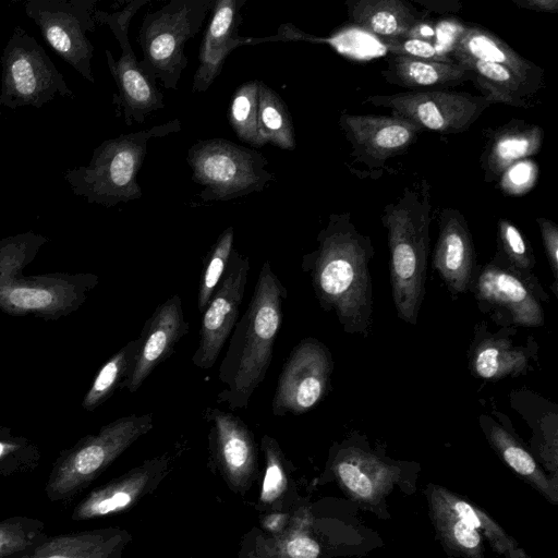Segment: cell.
Wrapping results in <instances>:
<instances>
[{"instance_id":"obj_2","label":"cell","mask_w":558,"mask_h":558,"mask_svg":"<svg viewBox=\"0 0 558 558\" xmlns=\"http://www.w3.org/2000/svg\"><path fill=\"white\" fill-rule=\"evenodd\" d=\"M287 298V288L269 262H264L250 304L230 335L219 366L218 379L226 388L217 395L218 403H226L231 410L248 407L271 363Z\"/></svg>"},{"instance_id":"obj_21","label":"cell","mask_w":558,"mask_h":558,"mask_svg":"<svg viewBox=\"0 0 558 558\" xmlns=\"http://www.w3.org/2000/svg\"><path fill=\"white\" fill-rule=\"evenodd\" d=\"M473 259L472 236L463 215L456 208H444L439 214L433 266L452 292L463 293L468 289Z\"/></svg>"},{"instance_id":"obj_23","label":"cell","mask_w":558,"mask_h":558,"mask_svg":"<svg viewBox=\"0 0 558 558\" xmlns=\"http://www.w3.org/2000/svg\"><path fill=\"white\" fill-rule=\"evenodd\" d=\"M448 53L452 59L464 57L500 64L537 92L544 85L542 68L520 56L495 34L477 25H462L457 32Z\"/></svg>"},{"instance_id":"obj_31","label":"cell","mask_w":558,"mask_h":558,"mask_svg":"<svg viewBox=\"0 0 558 558\" xmlns=\"http://www.w3.org/2000/svg\"><path fill=\"white\" fill-rule=\"evenodd\" d=\"M48 238L27 231L0 240V286L23 276V269L31 264Z\"/></svg>"},{"instance_id":"obj_25","label":"cell","mask_w":558,"mask_h":558,"mask_svg":"<svg viewBox=\"0 0 558 558\" xmlns=\"http://www.w3.org/2000/svg\"><path fill=\"white\" fill-rule=\"evenodd\" d=\"M131 541L128 531L106 527L48 536L31 558H122Z\"/></svg>"},{"instance_id":"obj_10","label":"cell","mask_w":558,"mask_h":558,"mask_svg":"<svg viewBox=\"0 0 558 558\" xmlns=\"http://www.w3.org/2000/svg\"><path fill=\"white\" fill-rule=\"evenodd\" d=\"M97 0H27L26 15L35 22L47 45L83 78L95 84L92 71Z\"/></svg>"},{"instance_id":"obj_26","label":"cell","mask_w":558,"mask_h":558,"mask_svg":"<svg viewBox=\"0 0 558 558\" xmlns=\"http://www.w3.org/2000/svg\"><path fill=\"white\" fill-rule=\"evenodd\" d=\"M384 78L410 92L446 90L471 81L470 71L458 62H440L392 54Z\"/></svg>"},{"instance_id":"obj_19","label":"cell","mask_w":558,"mask_h":558,"mask_svg":"<svg viewBox=\"0 0 558 558\" xmlns=\"http://www.w3.org/2000/svg\"><path fill=\"white\" fill-rule=\"evenodd\" d=\"M245 2L246 0L215 1L202 39L198 65L193 75V93H202L210 87L232 50L251 45V38L239 34L241 9Z\"/></svg>"},{"instance_id":"obj_16","label":"cell","mask_w":558,"mask_h":558,"mask_svg":"<svg viewBox=\"0 0 558 558\" xmlns=\"http://www.w3.org/2000/svg\"><path fill=\"white\" fill-rule=\"evenodd\" d=\"M209 451L214 464L231 489L244 494L258 472V447L248 426L240 417L208 407Z\"/></svg>"},{"instance_id":"obj_29","label":"cell","mask_w":558,"mask_h":558,"mask_svg":"<svg viewBox=\"0 0 558 558\" xmlns=\"http://www.w3.org/2000/svg\"><path fill=\"white\" fill-rule=\"evenodd\" d=\"M257 130L264 145L270 143L287 150L295 148L294 126L286 102L262 81L258 84Z\"/></svg>"},{"instance_id":"obj_39","label":"cell","mask_w":558,"mask_h":558,"mask_svg":"<svg viewBox=\"0 0 558 558\" xmlns=\"http://www.w3.org/2000/svg\"><path fill=\"white\" fill-rule=\"evenodd\" d=\"M494 441L502 449V456L506 462L518 473L522 475L533 474L536 464L533 458L509 437V435L498 426L490 429Z\"/></svg>"},{"instance_id":"obj_40","label":"cell","mask_w":558,"mask_h":558,"mask_svg":"<svg viewBox=\"0 0 558 558\" xmlns=\"http://www.w3.org/2000/svg\"><path fill=\"white\" fill-rule=\"evenodd\" d=\"M337 471L344 485L361 497H369L373 485L366 474L350 461H342L337 465Z\"/></svg>"},{"instance_id":"obj_33","label":"cell","mask_w":558,"mask_h":558,"mask_svg":"<svg viewBox=\"0 0 558 558\" xmlns=\"http://www.w3.org/2000/svg\"><path fill=\"white\" fill-rule=\"evenodd\" d=\"M233 240V227H228L218 236L215 244L204 257V265L196 296L197 310L201 313L204 312L226 271L231 253L234 248Z\"/></svg>"},{"instance_id":"obj_20","label":"cell","mask_w":558,"mask_h":558,"mask_svg":"<svg viewBox=\"0 0 558 558\" xmlns=\"http://www.w3.org/2000/svg\"><path fill=\"white\" fill-rule=\"evenodd\" d=\"M475 294L509 323L525 327L544 324V312L535 293L511 268L486 265L476 279Z\"/></svg>"},{"instance_id":"obj_32","label":"cell","mask_w":558,"mask_h":558,"mask_svg":"<svg viewBox=\"0 0 558 558\" xmlns=\"http://www.w3.org/2000/svg\"><path fill=\"white\" fill-rule=\"evenodd\" d=\"M258 84L252 80L234 92L228 110V119L236 136L255 147L264 146L257 130Z\"/></svg>"},{"instance_id":"obj_14","label":"cell","mask_w":558,"mask_h":558,"mask_svg":"<svg viewBox=\"0 0 558 558\" xmlns=\"http://www.w3.org/2000/svg\"><path fill=\"white\" fill-rule=\"evenodd\" d=\"M250 272V259L233 248L226 271L203 312L198 345L192 363L209 369L217 362L240 315Z\"/></svg>"},{"instance_id":"obj_34","label":"cell","mask_w":558,"mask_h":558,"mask_svg":"<svg viewBox=\"0 0 558 558\" xmlns=\"http://www.w3.org/2000/svg\"><path fill=\"white\" fill-rule=\"evenodd\" d=\"M41 454L35 442L0 425V476L24 474L37 469Z\"/></svg>"},{"instance_id":"obj_7","label":"cell","mask_w":558,"mask_h":558,"mask_svg":"<svg viewBox=\"0 0 558 558\" xmlns=\"http://www.w3.org/2000/svg\"><path fill=\"white\" fill-rule=\"evenodd\" d=\"M186 160L192 179L203 189L204 202L231 201L260 192L275 178L259 151L225 138L202 140L193 144Z\"/></svg>"},{"instance_id":"obj_22","label":"cell","mask_w":558,"mask_h":558,"mask_svg":"<svg viewBox=\"0 0 558 558\" xmlns=\"http://www.w3.org/2000/svg\"><path fill=\"white\" fill-rule=\"evenodd\" d=\"M543 140L544 130L539 125L519 119L490 130L480 156L484 181L496 182L515 163L536 155Z\"/></svg>"},{"instance_id":"obj_17","label":"cell","mask_w":558,"mask_h":558,"mask_svg":"<svg viewBox=\"0 0 558 558\" xmlns=\"http://www.w3.org/2000/svg\"><path fill=\"white\" fill-rule=\"evenodd\" d=\"M171 464L172 457L166 452L93 489L75 506L71 520L86 521L131 508L159 485Z\"/></svg>"},{"instance_id":"obj_44","label":"cell","mask_w":558,"mask_h":558,"mask_svg":"<svg viewBox=\"0 0 558 558\" xmlns=\"http://www.w3.org/2000/svg\"><path fill=\"white\" fill-rule=\"evenodd\" d=\"M513 4L521 9H526L542 13H557V0H511Z\"/></svg>"},{"instance_id":"obj_35","label":"cell","mask_w":558,"mask_h":558,"mask_svg":"<svg viewBox=\"0 0 558 558\" xmlns=\"http://www.w3.org/2000/svg\"><path fill=\"white\" fill-rule=\"evenodd\" d=\"M45 527L43 521L23 515L0 521V558L35 548L48 537Z\"/></svg>"},{"instance_id":"obj_43","label":"cell","mask_w":558,"mask_h":558,"mask_svg":"<svg viewBox=\"0 0 558 558\" xmlns=\"http://www.w3.org/2000/svg\"><path fill=\"white\" fill-rule=\"evenodd\" d=\"M453 534L456 539L466 548H474L480 543V535L476 530L462 520L454 524Z\"/></svg>"},{"instance_id":"obj_47","label":"cell","mask_w":558,"mask_h":558,"mask_svg":"<svg viewBox=\"0 0 558 558\" xmlns=\"http://www.w3.org/2000/svg\"><path fill=\"white\" fill-rule=\"evenodd\" d=\"M34 549V548H33ZM33 549H29V550H26V551H23V553H20V554H16L10 558H31L32 557V553H33Z\"/></svg>"},{"instance_id":"obj_42","label":"cell","mask_w":558,"mask_h":558,"mask_svg":"<svg viewBox=\"0 0 558 558\" xmlns=\"http://www.w3.org/2000/svg\"><path fill=\"white\" fill-rule=\"evenodd\" d=\"M284 551L290 558H317L319 546L307 536H296L286 543Z\"/></svg>"},{"instance_id":"obj_1","label":"cell","mask_w":558,"mask_h":558,"mask_svg":"<svg viewBox=\"0 0 558 558\" xmlns=\"http://www.w3.org/2000/svg\"><path fill=\"white\" fill-rule=\"evenodd\" d=\"M317 247L303 256L319 304L333 311L350 332H365L371 318L368 260L374 251L368 236L352 222L350 213L331 214L317 235Z\"/></svg>"},{"instance_id":"obj_9","label":"cell","mask_w":558,"mask_h":558,"mask_svg":"<svg viewBox=\"0 0 558 558\" xmlns=\"http://www.w3.org/2000/svg\"><path fill=\"white\" fill-rule=\"evenodd\" d=\"M147 2L148 0H134L117 12L109 13L96 9L94 13L96 23L108 25L121 48L118 60L108 49L105 50V54L117 85L114 104L123 113L128 125L143 123L147 116L165 106L162 93L158 90L156 82L140 68L129 38L131 20Z\"/></svg>"},{"instance_id":"obj_13","label":"cell","mask_w":558,"mask_h":558,"mask_svg":"<svg viewBox=\"0 0 558 558\" xmlns=\"http://www.w3.org/2000/svg\"><path fill=\"white\" fill-rule=\"evenodd\" d=\"M331 369V355L322 342L313 338L300 341L278 377L272 414L300 415L313 409L327 392Z\"/></svg>"},{"instance_id":"obj_11","label":"cell","mask_w":558,"mask_h":558,"mask_svg":"<svg viewBox=\"0 0 558 558\" xmlns=\"http://www.w3.org/2000/svg\"><path fill=\"white\" fill-rule=\"evenodd\" d=\"M98 281L95 274L22 276L0 286V311L56 320L78 310Z\"/></svg>"},{"instance_id":"obj_45","label":"cell","mask_w":558,"mask_h":558,"mask_svg":"<svg viewBox=\"0 0 558 558\" xmlns=\"http://www.w3.org/2000/svg\"><path fill=\"white\" fill-rule=\"evenodd\" d=\"M418 4L424 7L426 10H433L437 12H457L461 9V2L457 0H445V1H416Z\"/></svg>"},{"instance_id":"obj_37","label":"cell","mask_w":558,"mask_h":558,"mask_svg":"<svg viewBox=\"0 0 558 558\" xmlns=\"http://www.w3.org/2000/svg\"><path fill=\"white\" fill-rule=\"evenodd\" d=\"M502 250L513 270L529 274L535 263L533 251L520 230L507 219L498 221Z\"/></svg>"},{"instance_id":"obj_46","label":"cell","mask_w":558,"mask_h":558,"mask_svg":"<svg viewBox=\"0 0 558 558\" xmlns=\"http://www.w3.org/2000/svg\"><path fill=\"white\" fill-rule=\"evenodd\" d=\"M454 508L463 522H465L466 524L474 529L481 526L480 519L477 518L475 511L469 504L464 501H458Z\"/></svg>"},{"instance_id":"obj_41","label":"cell","mask_w":558,"mask_h":558,"mask_svg":"<svg viewBox=\"0 0 558 558\" xmlns=\"http://www.w3.org/2000/svg\"><path fill=\"white\" fill-rule=\"evenodd\" d=\"M536 222L539 226L542 239L544 242L545 252L553 270L555 280L557 281L558 275V227L557 225L546 218L538 217Z\"/></svg>"},{"instance_id":"obj_27","label":"cell","mask_w":558,"mask_h":558,"mask_svg":"<svg viewBox=\"0 0 558 558\" xmlns=\"http://www.w3.org/2000/svg\"><path fill=\"white\" fill-rule=\"evenodd\" d=\"M471 73V81L490 104H505L512 107H533L537 90L526 84L507 68L471 58L453 59Z\"/></svg>"},{"instance_id":"obj_30","label":"cell","mask_w":558,"mask_h":558,"mask_svg":"<svg viewBox=\"0 0 558 558\" xmlns=\"http://www.w3.org/2000/svg\"><path fill=\"white\" fill-rule=\"evenodd\" d=\"M140 343V337L129 341L101 366L84 396V410L94 411L108 400L117 388H122L133 367Z\"/></svg>"},{"instance_id":"obj_18","label":"cell","mask_w":558,"mask_h":558,"mask_svg":"<svg viewBox=\"0 0 558 558\" xmlns=\"http://www.w3.org/2000/svg\"><path fill=\"white\" fill-rule=\"evenodd\" d=\"M187 331L182 299L173 294L158 305L144 324L133 367L122 388L130 392L137 391L153 371L173 353L175 344Z\"/></svg>"},{"instance_id":"obj_5","label":"cell","mask_w":558,"mask_h":558,"mask_svg":"<svg viewBox=\"0 0 558 558\" xmlns=\"http://www.w3.org/2000/svg\"><path fill=\"white\" fill-rule=\"evenodd\" d=\"M153 426L151 413L122 416L62 450L45 486L48 499L52 502L72 500Z\"/></svg>"},{"instance_id":"obj_28","label":"cell","mask_w":558,"mask_h":558,"mask_svg":"<svg viewBox=\"0 0 558 558\" xmlns=\"http://www.w3.org/2000/svg\"><path fill=\"white\" fill-rule=\"evenodd\" d=\"M529 354L502 337L483 338L472 351L473 372L484 379H500L508 375L522 373L527 364Z\"/></svg>"},{"instance_id":"obj_3","label":"cell","mask_w":558,"mask_h":558,"mask_svg":"<svg viewBox=\"0 0 558 558\" xmlns=\"http://www.w3.org/2000/svg\"><path fill=\"white\" fill-rule=\"evenodd\" d=\"M430 213V186L422 180L404 187L396 202L384 207L381 215L388 233L393 302L398 316L413 325L425 290Z\"/></svg>"},{"instance_id":"obj_6","label":"cell","mask_w":558,"mask_h":558,"mask_svg":"<svg viewBox=\"0 0 558 558\" xmlns=\"http://www.w3.org/2000/svg\"><path fill=\"white\" fill-rule=\"evenodd\" d=\"M213 0H172L144 15L138 32L143 52L140 68L154 82L177 89L187 66L184 47L195 37L211 11Z\"/></svg>"},{"instance_id":"obj_8","label":"cell","mask_w":558,"mask_h":558,"mask_svg":"<svg viewBox=\"0 0 558 558\" xmlns=\"http://www.w3.org/2000/svg\"><path fill=\"white\" fill-rule=\"evenodd\" d=\"M57 96L74 93L35 37L15 26L1 54L0 107L41 108Z\"/></svg>"},{"instance_id":"obj_12","label":"cell","mask_w":558,"mask_h":558,"mask_svg":"<svg viewBox=\"0 0 558 558\" xmlns=\"http://www.w3.org/2000/svg\"><path fill=\"white\" fill-rule=\"evenodd\" d=\"M363 104L387 108L423 131L444 135L465 132L492 105L482 95L448 90L372 95Z\"/></svg>"},{"instance_id":"obj_38","label":"cell","mask_w":558,"mask_h":558,"mask_svg":"<svg viewBox=\"0 0 558 558\" xmlns=\"http://www.w3.org/2000/svg\"><path fill=\"white\" fill-rule=\"evenodd\" d=\"M384 46L396 56L440 62H456L448 52H444L433 41L420 38L407 37L384 43Z\"/></svg>"},{"instance_id":"obj_4","label":"cell","mask_w":558,"mask_h":558,"mask_svg":"<svg viewBox=\"0 0 558 558\" xmlns=\"http://www.w3.org/2000/svg\"><path fill=\"white\" fill-rule=\"evenodd\" d=\"M180 130L181 121L173 119L106 140L94 149L87 165L68 168L63 179L72 193L88 204L109 208L138 199L143 192L137 173L145 159L148 142Z\"/></svg>"},{"instance_id":"obj_15","label":"cell","mask_w":558,"mask_h":558,"mask_svg":"<svg viewBox=\"0 0 558 558\" xmlns=\"http://www.w3.org/2000/svg\"><path fill=\"white\" fill-rule=\"evenodd\" d=\"M339 126L352 147L350 156L371 169L405 153L423 132L414 122L395 114L342 113Z\"/></svg>"},{"instance_id":"obj_36","label":"cell","mask_w":558,"mask_h":558,"mask_svg":"<svg viewBox=\"0 0 558 558\" xmlns=\"http://www.w3.org/2000/svg\"><path fill=\"white\" fill-rule=\"evenodd\" d=\"M260 448L266 461L260 502L264 506H271L283 495L287 488L288 460L277 440L269 435L262 437Z\"/></svg>"},{"instance_id":"obj_24","label":"cell","mask_w":558,"mask_h":558,"mask_svg":"<svg viewBox=\"0 0 558 558\" xmlns=\"http://www.w3.org/2000/svg\"><path fill=\"white\" fill-rule=\"evenodd\" d=\"M350 20L383 43L411 37L416 26L426 20L409 1L348 0Z\"/></svg>"}]
</instances>
